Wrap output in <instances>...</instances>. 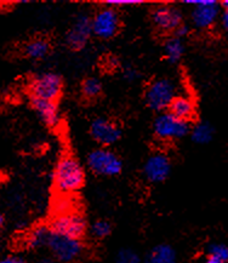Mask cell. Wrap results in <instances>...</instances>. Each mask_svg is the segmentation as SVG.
Listing matches in <instances>:
<instances>
[{
	"instance_id": "cell-27",
	"label": "cell",
	"mask_w": 228,
	"mask_h": 263,
	"mask_svg": "<svg viewBox=\"0 0 228 263\" xmlns=\"http://www.w3.org/2000/svg\"><path fill=\"white\" fill-rule=\"evenodd\" d=\"M124 76H125V78L127 80H130V82H132V80L139 78V73H137V70L134 68H126L124 70Z\"/></svg>"
},
{
	"instance_id": "cell-29",
	"label": "cell",
	"mask_w": 228,
	"mask_h": 263,
	"mask_svg": "<svg viewBox=\"0 0 228 263\" xmlns=\"http://www.w3.org/2000/svg\"><path fill=\"white\" fill-rule=\"evenodd\" d=\"M222 25H223L224 30H226L227 34H228V12H226V11H224L223 16H222Z\"/></svg>"
},
{
	"instance_id": "cell-19",
	"label": "cell",
	"mask_w": 228,
	"mask_h": 263,
	"mask_svg": "<svg viewBox=\"0 0 228 263\" xmlns=\"http://www.w3.org/2000/svg\"><path fill=\"white\" fill-rule=\"evenodd\" d=\"M183 44L179 38L169 39L165 43V46H164V52H165L166 59L169 60L171 63L179 62L180 59L183 55Z\"/></svg>"
},
{
	"instance_id": "cell-9",
	"label": "cell",
	"mask_w": 228,
	"mask_h": 263,
	"mask_svg": "<svg viewBox=\"0 0 228 263\" xmlns=\"http://www.w3.org/2000/svg\"><path fill=\"white\" fill-rule=\"evenodd\" d=\"M183 3L193 5L192 22L198 28H209L219 17L220 8L213 0H186Z\"/></svg>"
},
{
	"instance_id": "cell-22",
	"label": "cell",
	"mask_w": 228,
	"mask_h": 263,
	"mask_svg": "<svg viewBox=\"0 0 228 263\" xmlns=\"http://www.w3.org/2000/svg\"><path fill=\"white\" fill-rule=\"evenodd\" d=\"M110 231H112L110 224L107 221H103V220L96 221L95 223L91 226V233L93 237L97 239L106 238L107 235H109Z\"/></svg>"
},
{
	"instance_id": "cell-13",
	"label": "cell",
	"mask_w": 228,
	"mask_h": 263,
	"mask_svg": "<svg viewBox=\"0 0 228 263\" xmlns=\"http://www.w3.org/2000/svg\"><path fill=\"white\" fill-rule=\"evenodd\" d=\"M152 20L159 29L175 30L182 25V13L174 6L162 5L153 10Z\"/></svg>"
},
{
	"instance_id": "cell-6",
	"label": "cell",
	"mask_w": 228,
	"mask_h": 263,
	"mask_svg": "<svg viewBox=\"0 0 228 263\" xmlns=\"http://www.w3.org/2000/svg\"><path fill=\"white\" fill-rule=\"evenodd\" d=\"M153 130L162 140H174L186 136L189 133V124L188 121L177 119L173 114L163 113L154 120Z\"/></svg>"
},
{
	"instance_id": "cell-17",
	"label": "cell",
	"mask_w": 228,
	"mask_h": 263,
	"mask_svg": "<svg viewBox=\"0 0 228 263\" xmlns=\"http://www.w3.org/2000/svg\"><path fill=\"white\" fill-rule=\"evenodd\" d=\"M50 45L45 39H34L26 45L25 52L31 59H43L49 53Z\"/></svg>"
},
{
	"instance_id": "cell-21",
	"label": "cell",
	"mask_w": 228,
	"mask_h": 263,
	"mask_svg": "<svg viewBox=\"0 0 228 263\" xmlns=\"http://www.w3.org/2000/svg\"><path fill=\"white\" fill-rule=\"evenodd\" d=\"M102 84L97 78H89L83 84V93L88 99H95L101 93Z\"/></svg>"
},
{
	"instance_id": "cell-30",
	"label": "cell",
	"mask_w": 228,
	"mask_h": 263,
	"mask_svg": "<svg viewBox=\"0 0 228 263\" xmlns=\"http://www.w3.org/2000/svg\"><path fill=\"white\" fill-rule=\"evenodd\" d=\"M205 263H223L221 259L214 257V256H207Z\"/></svg>"
},
{
	"instance_id": "cell-33",
	"label": "cell",
	"mask_w": 228,
	"mask_h": 263,
	"mask_svg": "<svg viewBox=\"0 0 228 263\" xmlns=\"http://www.w3.org/2000/svg\"><path fill=\"white\" fill-rule=\"evenodd\" d=\"M2 226H3V216L0 214V228H2Z\"/></svg>"
},
{
	"instance_id": "cell-1",
	"label": "cell",
	"mask_w": 228,
	"mask_h": 263,
	"mask_svg": "<svg viewBox=\"0 0 228 263\" xmlns=\"http://www.w3.org/2000/svg\"><path fill=\"white\" fill-rule=\"evenodd\" d=\"M85 181V173L79 161L65 157L59 161L53 171V183L60 193L70 194L79 191Z\"/></svg>"
},
{
	"instance_id": "cell-4",
	"label": "cell",
	"mask_w": 228,
	"mask_h": 263,
	"mask_svg": "<svg viewBox=\"0 0 228 263\" xmlns=\"http://www.w3.org/2000/svg\"><path fill=\"white\" fill-rule=\"evenodd\" d=\"M52 233L65 235V237L79 239L85 234L86 222L82 215L75 212H67L56 216L49 226Z\"/></svg>"
},
{
	"instance_id": "cell-10",
	"label": "cell",
	"mask_w": 228,
	"mask_h": 263,
	"mask_svg": "<svg viewBox=\"0 0 228 263\" xmlns=\"http://www.w3.org/2000/svg\"><path fill=\"white\" fill-rule=\"evenodd\" d=\"M171 164L170 159L166 154L156 153L152 154L148 159L146 160L145 166H143V174L145 177L152 183H159V182L165 181L170 175Z\"/></svg>"
},
{
	"instance_id": "cell-24",
	"label": "cell",
	"mask_w": 228,
	"mask_h": 263,
	"mask_svg": "<svg viewBox=\"0 0 228 263\" xmlns=\"http://www.w3.org/2000/svg\"><path fill=\"white\" fill-rule=\"evenodd\" d=\"M209 256H214L223 263H228V246L223 244H213L209 248Z\"/></svg>"
},
{
	"instance_id": "cell-31",
	"label": "cell",
	"mask_w": 228,
	"mask_h": 263,
	"mask_svg": "<svg viewBox=\"0 0 228 263\" xmlns=\"http://www.w3.org/2000/svg\"><path fill=\"white\" fill-rule=\"evenodd\" d=\"M222 6H223L224 11L228 12V0H224V2L222 3Z\"/></svg>"
},
{
	"instance_id": "cell-23",
	"label": "cell",
	"mask_w": 228,
	"mask_h": 263,
	"mask_svg": "<svg viewBox=\"0 0 228 263\" xmlns=\"http://www.w3.org/2000/svg\"><path fill=\"white\" fill-rule=\"evenodd\" d=\"M116 263H141L140 256L130 249H123L118 252Z\"/></svg>"
},
{
	"instance_id": "cell-32",
	"label": "cell",
	"mask_w": 228,
	"mask_h": 263,
	"mask_svg": "<svg viewBox=\"0 0 228 263\" xmlns=\"http://www.w3.org/2000/svg\"><path fill=\"white\" fill-rule=\"evenodd\" d=\"M39 263H53L51 259H43L42 262H39Z\"/></svg>"
},
{
	"instance_id": "cell-15",
	"label": "cell",
	"mask_w": 228,
	"mask_h": 263,
	"mask_svg": "<svg viewBox=\"0 0 228 263\" xmlns=\"http://www.w3.org/2000/svg\"><path fill=\"white\" fill-rule=\"evenodd\" d=\"M169 109L170 114L184 121H188L194 113L192 101L186 96H175V99L170 103Z\"/></svg>"
},
{
	"instance_id": "cell-3",
	"label": "cell",
	"mask_w": 228,
	"mask_h": 263,
	"mask_svg": "<svg viewBox=\"0 0 228 263\" xmlns=\"http://www.w3.org/2000/svg\"><path fill=\"white\" fill-rule=\"evenodd\" d=\"M175 99V85L169 79H157L149 84L146 90V102L153 110H162L169 108Z\"/></svg>"
},
{
	"instance_id": "cell-25",
	"label": "cell",
	"mask_w": 228,
	"mask_h": 263,
	"mask_svg": "<svg viewBox=\"0 0 228 263\" xmlns=\"http://www.w3.org/2000/svg\"><path fill=\"white\" fill-rule=\"evenodd\" d=\"M107 4L109 6H123V5H135L141 4V0H107Z\"/></svg>"
},
{
	"instance_id": "cell-14",
	"label": "cell",
	"mask_w": 228,
	"mask_h": 263,
	"mask_svg": "<svg viewBox=\"0 0 228 263\" xmlns=\"http://www.w3.org/2000/svg\"><path fill=\"white\" fill-rule=\"evenodd\" d=\"M32 104L34 110L38 114L40 119H42L46 125L56 126L60 121L59 110L55 102L51 101H45L40 99H32Z\"/></svg>"
},
{
	"instance_id": "cell-28",
	"label": "cell",
	"mask_w": 228,
	"mask_h": 263,
	"mask_svg": "<svg viewBox=\"0 0 228 263\" xmlns=\"http://www.w3.org/2000/svg\"><path fill=\"white\" fill-rule=\"evenodd\" d=\"M0 263H27L25 259L18 256H8V257L0 259Z\"/></svg>"
},
{
	"instance_id": "cell-7",
	"label": "cell",
	"mask_w": 228,
	"mask_h": 263,
	"mask_svg": "<svg viewBox=\"0 0 228 263\" xmlns=\"http://www.w3.org/2000/svg\"><path fill=\"white\" fill-rule=\"evenodd\" d=\"M62 86L61 77L55 73H43L33 80L31 91L34 99L55 102L61 95Z\"/></svg>"
},
{
	"instance_id": "cell-16",
	"label": "cell",
	"mask_w": 228,
	"mask_h": 263,
	"mask_svg": "<svg viewBox=\"0 0 228 263\" xmlns=\"http://www.w3.org/2000/svg\"><path fill=\"white\" fill-rule=\"evenodd\" d=\"M145 263H176V252L167 244L157 245L147 254Z\"/></svg>"
},
{
	"instance_id": "cell-26",
	"label": "cell",
	"mask_w": 228,
	"mask_h": 263,
	"mask_svg": "<svg viewBox=\"0 0 228 263\" xmlns=\"http://www.w3.org/2000/svg\"><path fill=\"white\" fill-rule=\"evenodd\" d=\"M175 33H176V38L181 39V38H182V36L188 34V33H189V27L186 26V25H183V23H182V25L179 26L175 29Z\"/></svg>"
},
{
	"instance_id": "cell-8",
	"label": "cell",
	"mask_w": 228,
	"mask_h": 263,
	"mask_svg": "<svg viewBox=\"0 0 228 263\" xmlns=\"http://www.w3.org/2000/svg\"><path fill=\"white\" fill-rule=\"evenodd\" d=\"M120 20L117 11L112 8H105L97 11L91 20V29L96 36L109 39L118 33Z\"/></svg>"
},
{
	"instance_id": "cell-5",
	"label": "cell",
	"mask_w": 228,
	"mask_h": 263,
	"mask_svg": "<svg viewBox=\"0 0 228 263\" xmlns=\"http://www.w3.org/2000/svg\"><path fill=\"white\" fill-rule=\"evenodd\" d=\"M48 248L51 250L52 255L61 262H70L78 258L83 254L84 246L79 239H73L60 235L56 233H50L48 240Z\"/></svg>"
},
{
	"instance_id": "cell-12",
	"label": "cell",
	"mask_w": 228,
	"mask_h": 263,
	"mask_svg": "<svg viewBox=\"0 0 228 263\" xmlns=\"http://www.w3.org/2000/svg\"><path fill=\"white\" fill-rule=\"evenodd\" d=\"M90 133L93 140L102 146H110L114 144L120 138V129L113 121L105 118H97L92 121Z\"/></svg>"
},
{
	"instance_id": "cell-11",
	"label": "cell",
	"mask_w": 228,
	"mask_h": 263,
	"mask_svg": "<svg viewBox=\"0 0 228 263\" xmlns=\"http://www.w3.org/2000/svg\"><path fill=\"white\" fill-rule=\"evenodd\" d=\"M92 34L91 20L89 16L80 15L70 27L69 32L66 35L67 45L73 50H79L85 46L90 35Z\"/></svg>"
},
{
	"instance_id": "cell-20",
	"label": "cell",
	"mask_w": 228,
	"mask_h": 263,
	"mask_svg": "<svg viewBox=\"0 0 228 263\" xmlns=\"http://www.w3.org/2000/svg\"><path fill=\"white\" fill-rule=\"evenodd\" d=\"M213 136L214 129L206 123L197 124L192 129V140L198 144L209 143L213 140Z\"/></svg>"
},
{
	"instance_id": "cell-2",
	"label": "cell",
	"mask_w": 228,
	"mask_h": 263,
	"mask_svg": "<svg viewBox=\"0 0 228 263\" xmlns=\"http://www.w3.org/2000/svg\"><path fill=\"white\" fill-rule=\"evenodd\" d=\"M88 165L93 174L100 176H116L123 168L120 158L112 151L99 148L92 151L88 157Z\"/></svg>"
},
{
	"instance_id": "cell-18",
	"label": "cell",
	"mask_w": 228,
	"mask_h": 263,
	"mask_svg": "<svg viewBox=\"0 0 228 263\" xmlns=\"http://www.w3.org/2000/svg\"><path fill=\"white\" fill-rule=\"evenodd\" d=\"M50 231L49 227H45V226H39L35 229H33L31 235L28 237V241L27 244L31 249H39L43 248V246L48 245V240L50 237Z\"/></svg>"
}]
</instances>
